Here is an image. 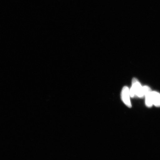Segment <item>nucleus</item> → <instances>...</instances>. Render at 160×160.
<instances>
[{"label": "nucleus", "instance_id": "nucleus-2", "mask_svg": "<svg viewBox=\"0 0 160 160\" xmlns=\"http://www.w3.org/2000/svg\"><path fill=\"white\" fill-rule=\"evenodd\" d=\"M121 99L124 103L128 107L131 108L132 104L130 100L129 89L127 87H124L123 88L121 94Z\"/></svg>", "mask_w": 160, "mask_h": 160}, {"label": "nucleus", "instance_id": "nucleus-3", "mask_svg": "<svg viewBox=\"0 0 160 160\" xmlns=\"http://www.w3.org/2000/svg\"><path fill=\"white\" fill-rule=\"evenodd\" d=\"M151 96L153 105L160 107V93L157 92L152 91Z\"/></svg>", "mask_w": 160, "mask_h": 160}, {"label": "nucleus", "instance_id": "nucleus-4", "mask_svg": "<svg viewBox=\"0 0 160 160\" xmlns=\"http://www.w3.org/2000/svg\"><path fill=\"white\" fill-rule=\"evenodd\" d=\"M152 92L145 96V104L146 106L148 108L151 107L153 105L151 96Z\"/></svg>", "mask_w": 160, "mask_h": 160}, {"label": "nucleus", "instance_id": "nucleus-1", "mask_svg": "<svg viewBox=\"0 0 160 160\" xmlns=\"http://www.w3.org/2000/svg\"><path fill=\"white\" fill-rule=\"evenodd\" d=\"M129 93L131 97L135 96L139 98L144 97L143 92V87L137 79L134 78L132 81V87L129 89Z\"/></svg>", "mask_w": 160, "mask_h": 160}]
</instances>
